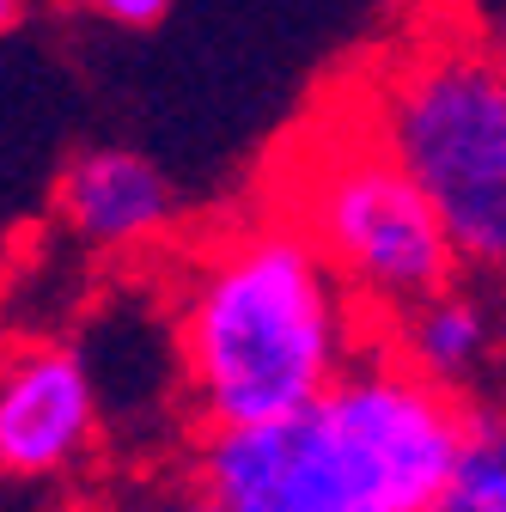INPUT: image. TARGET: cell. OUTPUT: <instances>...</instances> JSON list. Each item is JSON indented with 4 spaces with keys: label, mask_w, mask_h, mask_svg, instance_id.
<instances>
[{
    "label": "cell",
    "mask_w": 506,
    "mask_h": 512,
    "mask_svg": "<svg viewBox=\"0 0 506 512\" xmlns=\"http://www.w3.org/2000/svg\"><path fill=\"white\" fill-rule=\"evenodd\" d=\"M171 336L202 433L305 409L378 342L372 317L281 214L238 220L183 256Z\"/></svg>",
    "instance_id": "cell-1"
},
{
    "label": "cell",
    "mask_w": 506,
    "mask_h": 512,
    "mask_svg": "<svg viewBox=\"0 0 506 512\" xmlns=\"http://www.w3.org/2000/svg\"><path fill=\"white\" fill-rule=\"evenodd\" d=\"M458 433L464 397L372 342L305 409L202 433L189 476L220 512H421L458 452Z\"/></svg>",
    "instance_id": "cell-2"
},
{
    "label": "cell",
    "mask_w": 506,
    "mask_h": 512,
    "mask_svg": "<svg viewBox=\"0 0 506 512\" xmlns=\"http://www.w3.org/2000/svg\"><path fill=\"white\" fill-rule=\"evenodd\" d=\"M354 104L433 208L458 269L506 275V61L464 13H427L354 80Z\"/></svg>",
    "instance_id": "cell-3"
},
{
    "label": "cell",
    "mask_w": 506,
    "mask_h": 512,
    "mask_svg": "<svg viewBox=\"0 0 506 512\" xmlns=\"http://www.w3.org/2000/svg\"><path fill=\"white\" fill-rule=\"evenodd\" d=\"M269 214H281L324 256L348 299L372 317V330L458 281L433 208L385 153V141L372 135L354 98L324 104L287 147L281 202Z\"/></svg>",
    "instance_id": "cell-4"
},
{
    "label": "cell",
    "mask_w": 506,
    "mask_h": 512,
    "mask_svg": "<svg viewBox=\"0 0 506 512\" xmlns=\"http://www.w3.org/2000/svg\"><path fill=\"white\" fill-rule=\"evenodd\" d=\"M104 445L98 378L49 336L0 342V482H68Z\"/></svg>",
    "instance_id": "cell-5"
},
{
    "label": "cell",
    "mask_w": 506,
    "mask_h": 512,
    "mask_svg": "<svg viewBox=\"0 0 506 512\" xmlns=\"http://www.w3.org/2000/svg\"><path fill=\"white\" fill-rule=\"evenodd\" d=\"M55 208L68 232L92 250H153L177 226V189L171 177L135 153V147H86L61 165L55 177Z\"/></svg>",
    "instance_id": "cell-6"
},
{
    "label": "cell",
    "mask_w": 506,
    "mask_h": 512,
    "mask_svg": "<svg viewBox=\"0 0 506 512\" xmlns=\"http://www.w3.org/2000/svg\"><path fill=\"white\" fill-rule=\"evenodd\" d=\"M378 348L397 354L427 384L458 397L464 384L482 378V366L494 354V317H488L482 299L458 293V281H452V287L415 299L409 311H397L391 324H378Z\"/></svg>",
    "instance_id": "cell-7"
},
{
    "label": "cell",
    "mask_w": 506,
    "mask_h": 512,
    "mask_svg": "<svg viewBox=\"0 0 506 512\" xmlns=\"http://www.w3.org/2000/svg\"><path fill=\"white\" fill-rule=\"evenodd\" d=\"M421 512H506V403H464L458 452Z\"/></svg>",
    "instance_id": "cell-8"
},
{
    "label": "cell",
    "mask_w": 506,
    "mask_h": 512,
    "mask_svg": "<svg viewBox=\"0 0 506 512\" xmlns=\"http://www.w3.org/2000/svg\"><path fill=\"white\" fill-rule=\"evenodd\" d=\"M122 512H220V500L189 470H165V476L141 482L129 500H122Z\"/></svg>",
    "instance_id": "cell-9"
},
{
    "label": "cell",
    "mask_w": 506,
    "mask_h": 512,
    "mask_svg": "<svg viewBox=\"0 0 506 512\" xmlns=\"http://www.w3.org/2000/svg\"><path fill=\"white\" fill-rule=\"evenodd\" d=\"M80 7L104 25H129V31H147L171 13V0H80Z\"/></svg>",
    "instance_id": "cell-10"
},
{
    "label": "cell",
    "mask_w": 506,
    "mask_h": 512,
    "mask_svg": "<svg viewBox=\"0 0 506 512\" xmlns=\"http://www.w3.org/2000/svg\"><path fill=\"white\" fill-rule=\"evenodd\" d=\"M476 25H482V37H488V49H494V55L506 61V0H500V7H494L488 19H476Z\"/></svg>",
    "instance_id": "cell-11"
},
{
    "label": "cell",
    "mask_w": 506,
    "mask_h": 512,
    "mask_svg": "<svg viewBox=\"0 0 506 512\" xmlns=\"http://www.w3.org/2000/svg\"><path fill=\"white\" fill-rule=\"evenodd\" d=\"M68 512H122V500H110V494H86V500H74Z\"/></svg>",
    "instance_id": "cell-12"
},
{
    "label": "cell",
    "mask_w": 506,
    "mask_h": 512,
    "mask_svg": "<svg viewBox=\"0 0 506 512\" xmlns=\"http://www.w3.org/2000/svg\"><path fill=\"white\" fill-rule=\"evenodd\" d=\"M19 13H25V0H0V31H13Z\"/></svg>",
    "instance_id": "cell-13"
}]
</instances>
